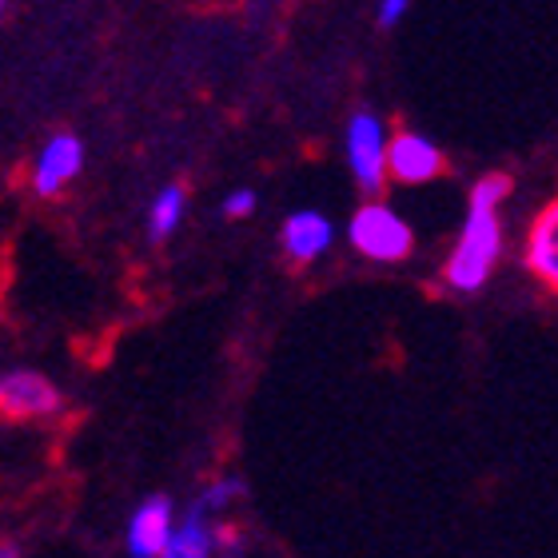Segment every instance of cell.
Wrapping results in <instances>:
<instances>
[{"label":"cell","instance_id":"1","mask_svg":"<svg viewBox=\"0 0 558 558\" xmlns=\"http://www.w3.org/2000/svg\"><path fill=\"white\" fill-rule=\"evenodd\" d=\"M507 196H511V180L507 175H483L471 187L459 240H454L451 256L442 264V279L454 291H463V295H475V291L487 288V279L495 276L502 252H507V232H502L499 220Z\"/></svg>","mask_w":558,"mask_h":558},{"label":"cell","instance_id":"2","mask_svg":"<svg viewBox=\"0 0 558 558\" xmlns=\"http://www.w3.org/2000/svg\"><path fill=\"white\" fill-rule=\"evenodd\" d=\"M348 240L351 247L360 252L363 259H372V264H399V259L411 256V247H415V232H411V223L399 216L391 204H363L348 223Z\"/></svg>","mask_w":558,"mask_h":558},{"label":"cell","instance_id":"3","mask_svg":"<svg viewBox=\"0 0 558 558\" xmlns=\"http://www.w3.org/2000/svg\"><path fill=\"white\" fill-rule=\"evenodd\" d=\"M348 168L363 192L387 184V129L375 112H355L348 120Z\"/></svg>","mask_w":558,"mask_h":558},{"label":"cell","instance_id":"4","mask_svg":"<svg viewBox=\"0 0 558 558\" xmlns=\"http://www.w3.org/2000/svg\"><path fill=\"white\" fill-rule=\"evenodd\" d=\"M64 408L57 384L33 367H12L0 375V415L4 418H48Z\"/></svg>","mask_w":558,"mask_h":558},{"label":"cell","instance_id":"5","mask_svg":"<svg viewBox=\"0 0 558 558\" xmlns=\"http://www.w3.org/2000/svg\"><path fill=\"white\" fill-rule=\"evenodd\" d=\"M387 175L399 184H430L442 175L439 144L423 132H396L387 140Z\"/></svg>","mask_w":558,"mask_h":558},{"label":"cell","instance_id":"6","mask_svg":"<svg viewBox=\"0 0 558 558\" xmlns=\"http://www.w3.org/2000/svg\"><path fill=\"white\" fill-rule=\"evenodd\" d=\"M84 168V144L72 132H57L33 160V192L36 196H60L64 187L81 175Z\"/></svg>","mask_w":558,"mask_h":558},{"label":"cell","instance_id":"7","mask_svg":"<svg viewBox=\"0 0 558 558\" xmlns=\"http://www.w3.org/2000/svg\"><path fill=\"white\" fill-rule=\"evenodd\" d=\"M172 526H175L172 499L151 495V499H144L136 511H132L129 531H124V547H129L132 558H160L163 543L172 535Z\"/></svg>","mask_w":558,"mask_h":558},{"label":"cell","instance_id":"8","mask_svg":"<svg viewBox=\"0 0 558 558\" xmlns=\"http://www.w3.org/2000/svg\"><path fill=\"white\" fill-rule=\"evenodd\" d=\"M331 240H336V228H331V220H327L324 211H315V208L295 211V216H288L283 228H279V244H283L288 259H295V264L324 259Z\"/></svg>","mask_w":558,"mask_h":558},{"label":"cell","instance_id":"9","mask_svg":"<svg viewBox=\"0 0 558 558\" xmlns=\"http://www.w3.org/2000/svg\"><path fill=\"white\" fill-rule=\"evenodd\" d=\"M228 543H232V531H228V526L211 523L208 514L187 511L184 519H175L160 558H216V550L228 547Z\"/></svg>","mask_w":558,"mask_h":558},{"label":"cell","instance_id":"10","mask_svg":"<svg viewBox=\"0 0 558 558\" xmlns=\"http://www.w3.org/2000/svg\"><path fill=\"white\" fill-rule=\"evenodd\" d=\"M526 268L535 271V279H543L547 288L558 283V208L547 204L538 211L535 223H531V235H526Z\"/></svg>","mask_w":558,"mask_h":558},{"label":"cell","instance_id":"11","mask_svg":"<svg viewBox=\"0 0 558 558\" xmlns=\"http://www.w3.org/2000/svg\"><path fill=\"white\" fill-rule=\"evenodd\" d=\"M184 208H187V192L180 184H168L156 192L148 208V235L151 240H168V235L184 223Z\"/></svg>","mask_w":558,"mask_h":558},{"label":"cell","instance_id":"12","mask_svg":"<svg viewBox=\"0 0 558 558\" xmlns=\"http://www.w3.org/2000/svg\"><path fill=\"white\" fill-rule=\"evenodd\" d=\"M240 495H244V483H240V478H211L208 487L199 490V499H196V507H192V511L216 519V514L228 511Z\"/></svg>","mask_w":558,"mask_h":558},{"label":"cell","instance_id":"13","mask_svg":"<svg viewBox=\"0 0 558 558\" xmlns=\"http://www.w3.org/2000/svg\"><path fill=\"white\" fill-rule=\"evenodd\" d=\"M252 211H256V192H252V187L228 192V199H223V216H228V220H247Z\"/></svg>","mask_w":558,"mask_h":558},{"label":"cell","instance_id":"14","mask_svg":"<svg viewBox=\"0 0 558 558\" xmlns=\"http://www.w3.org/2000/svg\"><path fill=\"white\" fill-rule=\"evenodd\" d=\"M411 9V0H379V24L391 28V24L403 21V12Z\"/></svg>","mask_w":558,"mask_h":558},{"label":"cell","instance_id":"15","mask_svg":"<svg viewBox=\"0 0 558 558\" xmlns=\"http://www.w3.org/2000/svg\"><path fill=\"white\" fill-rule=\"evenodd\" d=\"M0 558H21V550L12 547V543H4V547H0Z\"/></svg>","mask_w":558,"mask_h":558},{"label":"cell","instance_id":"16","mask_svg":"<svg viewBox=\"0 0 558 558\" xmlns=\"http://www.w3.org/2000/svg\"><path fill=\"white\" fill-rule=\"evenodd\" d=\"M0 4H4V0H0Z\"/></svg>","mask_w":558,"mask_h":558}]
</instances>
